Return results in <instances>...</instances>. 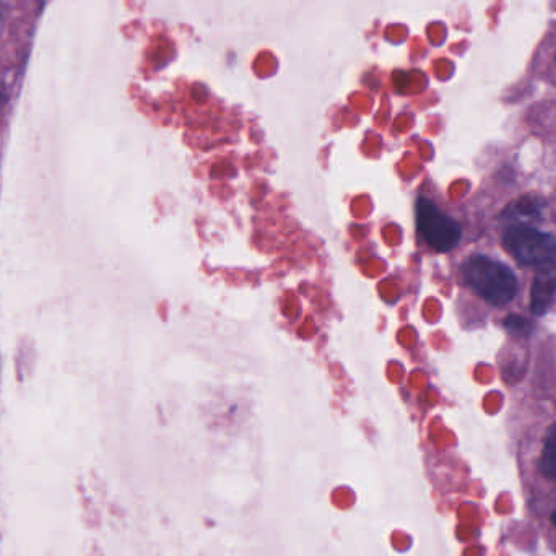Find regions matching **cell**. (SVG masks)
I'll return each instance as SVG.
<instances>
[{
    "label": "cell",
    "instance_id": "1",
    "mask_svg": "<svg viewBox=\"0 0 556 556\" xmlns=\"http://www.w3.org/2000/svg\"><path fill=\"white\" fill-rule=\"evenodd\" d=\"M462 275L470 290L496 308L509 305L519 290L513 270L487 256L470 257L462 267Z\"/></svg>",
    "mask_w": 556,
    "mask_h": 556
},
{
    "label": "cell",
    "instance_id": "7",
    "mask_svg": "<svg viewBox=\"0 0 556 556\" xmlns=\"http://www.w3.org/2000/svg\"><path fill=\"white\" fill-rule=\"evenodd\" d=\"M514 215H524V217H532L537 215L540 210V204L537 200L521 199L513 205Z\"/></svg>",
    "mask_w": 556,
    "mask_h": 556
},
{
    "label": "cell",
    "instance_id": "6",
    "mask_svg": "<svg viewBox=\"0 0 556 556\" xmlns=\"http://www.w3.org/2000/svg\"><path fill=\"white\" fill-rule=\"evenodd\" d=\"M504 327L506 331L511 332L514 335H521V337H526L532 332V322L529 319L524 318V316H516V314H511L508 318L504 319Z\"/></svg>",
    "mask_w": 556,
    "mask_h": 556
},
{
    "label": "cell",
    "instance_id": "5",
    "mask_svg": "<svg viewBox=\"0 0 556 556\" xmlns=\"http://www.w3.org/2000/svg\"><path fill=\"white\" fill-rule=\"evenodd\" d=\"M540 469L545 477L556 480V425H553L545 436Z\"/></svg>",
    "mask_w": 556,
    "mask_h": 556
},
{
    "label": "cell",
    "instance_id": "8",
    "mask_svg": "<svg viewBox=\"0 0 556 556\" xmlns=\"http://www.w3.org/2000/svg\"><path fill=\"white\" fill-rule=\"evenodd\" d=\"M552 521H553V524H555V526H556V513L553 514Z\"/></svg>",
    "mask_w": 556,
    "mask_h": 556
},
{
    "label": "cell",
    "instance_id": "2",
    "mask_svg": "<svg viewBox=\"0 0 556 556\" xmlns=\"http://www.w3.org/2000/svg\"><path fill=\"white\" fill-rule=\"evenodd\" d=\"M504 248L524 265H542L556 257L555 236L532 226L513 225L504 231Z\"/></svg>",
    "mask_w": 556,
    "mask_h": 556
},
{
    "label": "cell",
    "instance_id": "4",
    "mask_svg": "<svg viewBox=\"0 0 556 556\" xmlns=\"http://www.w3.org/2000/svg\"><path fill=\"white\" fill-rule=\"evenodd\" d=\"M556 295V257L542 264V269L535 275L530 292V309L535 316H543L552 308Z\"/></svg>",
    "mask_w": 556,
    "mask_h": 556
},
{
    "label": "cell",
    "instance_id": "3",
    "mask_svg": "<svg viewBox=\"0 0 556 556\" xmlns=\"http://www.w3.org/2000/svg\"><path fill=\"white\" fill-rule=\"evenodd\" d=\"M415 218H417L418 231L435 251H451L461 241V226L425 197L417 200Z\"/></svg>",
    "mask_w": 556,
    "mask_h": 556
}]
</instances>
